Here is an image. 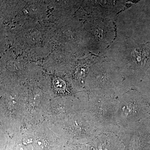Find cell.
<instances>
[{
  "instance_id": "6da1fadb",
  "label": "cell",
  "mask_w": 150,
  "mask_h": 150,
  "mask_svg": "<svg viewBox=\"0 0 150 150\" xmlns=\"http://www.w3.org/2000/svg\"><path fill=\"white\" fill-rule=\"evenodd\" d=\"M1 128L16 132L24 123L23 91H5L1 93Z\"/></svg>"
},
{
  "instance_id": "7a4b0ae2",
  "label": "cell",
  "mask_w": 150,
  "mask_h": 150,
  "mask_svg": "<svg viewBox=\"0 0 150 150\" xmlns=\"http://www.w3.org/2000/svg\"><path fill=\"white\" fill-rule=\"evenodd\" d=\"M73 101L70 96L57 97L51 99L48 107L46 120L53 124L64 120L76 112Z\"/></svg>"
}]
</instances>
